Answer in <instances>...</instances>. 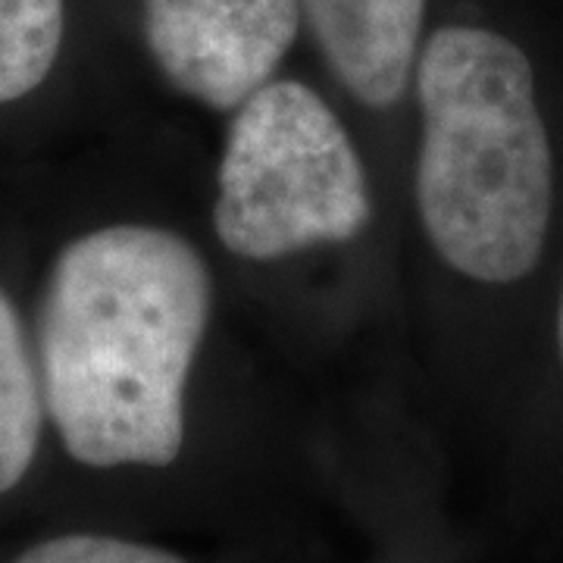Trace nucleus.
Returning a JSON list of instances; mask_svg holds the SVG:
<instances>
[{
	"instance_id": "1",
	"label": "nucleus",
	"mask_w": 563,
	"mask_h": 563,
	"mask_svg": "<svg viewBox=\"0 0 563 563\" xmlns=\"http://www.w3.org/2000/svg\"><path fill=\"white\" fill-rule=\"evenodd\" d=\"M213 313L201 251L122 222L79 235L51 266L38 320L44 410L85 466H169L185 385Z\"/></svg>"
},
{
	"instance_id": "2",
	"label": "nucleus",
	"mask_w": 563,
	"mask_h": 563,
	"mask_svg": "<svg viewBox=\"0 0 563 563\" xmlns=\"http://www.w3.org/2000/svg\"><path fill=\"white\" fill-rule=\"evenodd\" d=\"M413 73L417 207L429 242L466 279L520 282L542 261L554 203L529 54L498 29L444 22L420 41Z\"/></svg>"
},
{
	"instance_id": "3",
	"label": "nucleus",
	"mask_w": 563,
	"mask_h": 563,
	"mask_svg": "<svg viewBox=\"0 0 563 563\" xmlns=\"http://www.w3.org/2000/svg\"><path fill=\"white\" fill-rule=\"evenodd\" d=\"M366 169L320 91L269 79L229 122L217 173L213 229L244 261H279L342 244L369 225Z\"/></svg>"
},
{
	"instance_id": "4",
	"label": "nucleus",
	"mask_w": 563,
	"mask_h": 563,
	"mask_svg": "<svg viewBox=\"0 0 563 563\" xmlns=\"http://www.w3.org/2000/svg\"><path fill=\"white\" fill-rule=\"evenodd\" d=\"M135 13L163 79L210 110L242 107L303 29L298 0H135Z\"/></svg>"
},
{
	"instance_id": "5",
	"label": "nucleus",
	"mask_w": 563,
	"mask_h": 563,
	"mask_svg": "<svg viewBox=\"0 0 563 563\" xmlns=\"http://www.w3.org/2000/svg\"><path fill=\"white\" fill-rule=\"evenodd\" d=\"M38 369L22 332L20 313L0 288V495L16 488L41 442Z\"/></svg>"
},
{
	"instance_id": "6",
	"label": "nucleus",
	"mask_w": 563,
	"mask_h": 563,
	"mask_svg": "<svg viewBox=\"0 0 563 563\" xmlns=\"http://www.w3.org/2000/svg\"><path fill=\"white\" fill-rule=\"evenodd\" d=\"M66 38V0H0V103L51 76Z\"/></svg>"
},
{
	"instance_id": "7",
	"label": "nucleus",
	"mask_w": 563,
	"mask_h": 563,
	"mask_svg": "<svg viewBox=\"0 0 563 563\" xmlns=\"http://www.w3.org/2000/svg\"><path fill=\"white\" fill-rule=\"evenodd\" d=\"M13 563H185L179 554L154 544L125 542L113 536L73 532L32 544Z\"/></svg>"
},
{
	"instance_id": "8",
	"label": "nucleus",
	"mask_w": 563,
	"mask_h": 563,
	"mask_svg": "<svg viewBox=\"0 0 563 563\" xmlns=\"http://www.w3.org/2000/svg\"><path fill=\"white\" fill-rule=\"evenodd\" d=\"M558 339H561V354H563V298H561V317H558Z\"/></svg>"
}]
</instances>
